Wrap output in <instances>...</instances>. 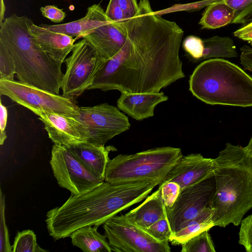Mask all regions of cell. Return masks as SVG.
I'll list each match as a JSON object with an SVG mask.
<instances>
[{"mask_svg":"<svg viewBox=\"0 0 252 252\" xmlns=\"http://www.w3.org/2000/svg\"><path fill=\"white\" fill-rule=\"evenodd\" d=\"M13 252H47L38 246L36 237L32 230H25L17 233L12 246Z\"/></svg>","mask_w":252,"mask_h":252,"instance_id":"cell-26","label":"cell"},{"mask_svg":"<svg viewBox=\"0 0 252 252\" xmlns=\"http://www.w3.org/2000/svg\"><path fill=\"white\" fill-rule=\"evenodd\" d=\"M0 94L32 111L57 113L73 117L80 114L75 99L55 94L19 81L0 79Z\"/></svg>","mask_w":252,"mask_h":252,"instance_id":"cell-8","label":"cell"},{"mask_svg":"<svg viewBox=\"0 0 252 252\" xmlns=\"http://www.w3.org/2000/svg\"><path fill=\"white\" fill-rule=\"evenodd\" d=\"M175 0L178 1V0Z\"/></svg>","mask_w":252,"mask_h":252,"instance_id":"cell-44","label":"cell"},{"mask_svg":"<svg viewBox=\"0 0 252 252\" xmlns=\"http://www.w3.org/2000/svg\"><path fill=\"white\" fill-rule=\"evenodd\" d=\"M1 198V223H0V252H12V246L9 243L8 232L4 217V195L0 191Z\"/></svg>","mask_w":252,"mask_h":252,"instance_id":"cell-33","label":"cell"},{"mask_svg":"<svg viewBox=\"0 0 252 252\" xmlns=\"http://www.w3.org/2000/svg\"><path fill=\"white\" fill-rule=\"evenodd\" d=\"M75 117L86 129L87 142L97 146H104L130 127L128 117L117 107L107 103L81 107L79 115Z\"/></svg>","mask_w":252,"mask_h":252,"instance_id":"cell-9","label":"cell"},{"mask_svg":"<svg viewBox=\"0 0 252 252\" xmlns=\"http://www.w3.org/2000/svg\"><path fill=\"white\" fill-rule=\"evenodd\" d=\"M232 24L243 25L236 30L238 32H245L252 29V2L236 15Z\"/></svg>","mask_w":252,"mask_h":252,"instance_id":"cell-34","label":"cell"},{"mask_svg":"<svg viewBox=\"0 0 252 252\" xmlns=\"http://www.w3.org/2000/svg\"><path fill=\"white\" fill-rule=\"evenodd\" d=\"M213 168L214 158H205L200 154L183 156L161 184L175 182L182 190L214 176Z\"/></svg>","mask_w":252,"mask_h":252,"instance_id":"cell-14","label":"cell"},{"mask_svg":"<svg viewBox=\"0 0 252 252\" xmlns=\"http://www.w3.org/2000/svg\"><path fill=\"white\" fill-rule=\"evenodd\" d=\"M16 73L13 58L5 47L0 43V79L13 80Z\"/></svg>","mask_w":252,"mask_h":252,"instance_id":"cell-28","label":"cell"},{"mask_svg":"<svg viewBox=\"0 0 252 252\" xmlns=\"http://www.w3.org/2000/svg\"><path fill=\"white\" fill-rule=\"evenodd\" d=\"M224 0H202L186 4H176L166 9L156 11L155 13L160 16L163 14L178 11L193 12L200 10L211 3Z\"/></svg>","mask_w":252,"mask_h":252,"instance_id":"cell-29","label":"cell"},{"mask_svg":"<svg viewBox=\"0 0 252 252\" xmlns=\"http://www.w3.org/2000/svg\"><path fill=\"white\" fill-rule=\"evenodd\" d=\"M224 2L235 10L237 15L251 3L252 0H224Z\"/></svg>","mask_w":252,"mask_h":252,"instance_id":"cell-40","label":"cell"},{"mask_svg":"<svg viewBox=\"0 0 252 252\" xmlns=\"http://www.w3.org/2000/svg\"><path fill=\"white\" fill-rule=\"evenodd\" d=\"M37 115L55 144L69 146L87 142L86 129L75 117L44 111Z\"/></svg>","mask_w":252,"mask_h":252,"instance_id":"cell-13","label":"cell"},{"mask_svg":"<svg viewBox=\"0 0 252 252\" xmlns=\"http://www.w3.org/2000/svg\"><path fill=\"white\" fill-rule=\"evenodd\" d=\"M32 20L13 14L0 24V43L13 58L18 81L59 94L63 74L62 64L52 60L31 33Z\"/></svg>","mask_w":252,"mask_h":252,"instance_id":"cell-4","label":"cell"},{"mask_svg":"<svg viewBox=\"0 0 252 252\" xmlns=\"http://www.w3.org/2000/svg\"><path fill=\"white\" fill-rule=\"evenodd\" d=\"M247 147H248L250 153L252 157V136L248 145H247Z\"/></svg>","mask_w":252,"mask_h":252,"instance_id":"cell-42","label":"cell"},{"mask_svg":"<svg viewBox=\"0 0 252 252\" xmlns=\"http://www.w3.org/2000/svg\"><path fill=\"white\" fill-rule=\"evenodd\" d=\"M162 198L166 208L171 207L177 200L181 190L180 186L173 181L166 182L159 185Z\"/></svg>","mask_w":252,"mask_h":252,"instance_id":"cell-31","label":"cell"},{"mask_svg":"<svg viewBox=\"0 0 252 252\" xmlns=\"http://www.w3.org/2000/svg\"><path fill=\"white\" fill-rule=\"evenodd\" d=\"M42 15L55 23L62 22L66 14L62 9H59L54 5H47L40 8Z\"/></svg>","mask_w":252,"mask_h":252,"instance_id":"cell-35","label":"cell"},{"mask_svg":"<svg viewBox=\"0 0 252 252\" xmlns=\"http://www.w3.org/2000/svg\"><path fill=\"white\" fill-rule=\"evenodd\" d=\"M156 186L151 181H104L82 194H71L61 206L47 213L48 233L56 241L69 237L82 227H98L122 210L141 202Z\"/></svg>","mask_w":252,"mask_h":252,"instance_id":"cell-2","label":"cell"},{"mask_svg":"<svg viewBox=\"0 0 252 252\" xmlns=\"http://www.w3.org/2000/svg\"><path fill=\"white\" fill-rule=\"evenodd\" d=\"M238 243L247 252H252V214L243 219L240 223Z\"/></svg>","mask_w":252,"mask_h":252,"instance_id":"cell-32","label":"cell"},{"mask_svg":"<svg viewBox=\"0 0 252 252\" xmlns=\"http://www.w3.org/2000/svg\"><path fill=\"white\" fill-rule=\"evenodd\" d=\"M97 228L88 225L76 230L69 236L72 244L85 252H112L106 236L100 234Z\"/></svg>","mask_w":252,"mask_h":252,"instance_id":"cell-21","label":"cell"},{"mask_svg":"<svg viewBox=\"0 0 252 252\" xmlns=\"http://www.w3.org/2000/svg\"><path fill=\"white\" fill-rule=\"evenodd\" d=\"M209 229L189 238L181 244L182 252H215L216 250L209 233Z\"/></svg>","mask_w":252,"mask_h":252,"instance_id":"cell-25","label":"cell"},{"mask_svg":"<svg viewBox=\"0 0 252 252\" xmlns=\"http://www.w3.org/2000/svg\"><path fill=\"white\" fill-rule=\"evenodd\" d=\"M8 118L7 108L2 104L1 99L0 100V144H3L7 138L5 131Z\"/></svg>","mask_w":252,"mask_h":252,"instance_id":"cell-38","label":"cell"},{"mask_svg":"<svg viewBox=\"0 0 252 252\" xmlns=\"http://www.w3.org/2000/svg\"><path fill=\"white\" fill-rule=\"evenodd\" d=\"M233 35L234 36L245 41H252V29L242 32L236 30L233 32Z\"/></svg>","mask_w":252,"mask_h":252,"instance_id":"cell-41","label":"cell"},{"mask_svg":"<svg viewBox=\"0 0 252 252\" xmlns=\"http://www.w3.org/2000/svg\"><path fill=\"white\" fill-rule=\"evenodd\" d=\"M74 156L93 174L104 181L112 146H97L83 142L66 146Z\"/></svg>","mask_w":252,"mask_h":252,"instance_id":"cell-19","label":"cell"},{"mask_svg":"<svg viewBox=\"0 0 252 252\" xmlns=\"http://www.w3.org/2000/svg\"><path fill=\"white\" fill-rule=\"evenodd\" d=\"M143 229L159 242L169 241L173 233L166 214L151 226Z\"/></svg>","mask_w":252,"mask_h":252,"instance_id":"cell-27","label":"cell"},{"mask_svg":"<svg viewBox=\"0 0 252 252\" xmlns=\"http://www.w3.org/2000/svg\"><path fill=\"white\" fill-rule=\"evenodd\" d=\"M30 30L42 50L52 60L61 64L64 63L74 47L75 38L36 25L32 21Z\"/></svg>","mask_w":252,"mask_h":252,"instance_id":"cell-17","label":"cell"},{"mask_svg":"<svg viewBox=\"0 0 252 252\" xmlns=\"http://www.w3.org/2000/svg\"><path fill=\"white\" fill-rule=\"evenodd\" d=\"M166 214V207L158 189L148 196L145 201L125 216L132 224L142 228H146Z\"/></svg>","mask_w":252,"mask_h":252,"instance_id":"cell-20","label":"cell"},{"mask_svg":"<svg viewBox=\"0 0 252 252\" xmlns=\"http://www.w3.org/2000/svg\"><path fill=\"white\" fill-rule=\"evenodd\" d=\"M249 43L251 45H252V41H248Z\"/></svg>","mask_w":252,"mask_h":252,"instance_id":"cell-43","label":"cell"},{"mask_svg":"<svg viewBox=\"0 0 252 252\" xmlns=\"http://www.w3.org/2000/svg\"><path fill=\"white\" fill-rule=\"evenodd\" d=\"M183 47L193 60L201 61L204 51L203 39L195 35H189L184 39Z\"/></svg>","mask_w":252,"mask_h":252,"instance_id":"cell-30","label":"cell"},{"mask_svg":"<svg viewBox=\"0 0 252 252\" xmlns=\"http://www.w3.org/2000/svg\"><path fill=\"white\" fill-rule=\"evenodd\" d=\"M168 97L162 92L158 93H121L117 100V107L137 121H142L154 115V109Z\"/></svg>","mask_w":252,"mask_h":252,"instance_id":"cell-16","label":"cell"},{"mask_svg":"<svg viewBox=\"0 0 252 252\" xmlns=\"http://www.w3.org/2000/svg\"><path fill=\"white\" fill-rule=\"evenodd\" d=\"M215 189V181L213 176L181 190L174 205L166 208V216L173 233L179 230L209 206Z\"/></svg>","mask_w":252,"mask_h":252,"instance_id":"cell-12","label":"cell"},{"mask_svg":"<svg viewBox=\"0 0 252 252\" xmlns=\"http://www.w3.org/2000/svg\"><path fill=\"white\" fill-rule=\"evenodd\" d=\"M126 37L122 22L110 21L85 36L105 62L116 55L123 47Z\"/></svg>","mask_w":252,"mask_h":252,"instance_id":"cell-15","label":"cell"},{"mask_svg":"<svg viewBox=\"0 0 252 252\" xmlns=\"http://www.w3.org/2000/svg\"><path fill=\"white\" fill-rule=\"evenodd\" d=\"M240 49L241 64L245 69L252 72V48L245 45Z\"/></svg>","mask_w":252,"mask_h":252,"instance_id":"cell-39","label":"cell"},{"mask_svg":"<svg viewBox=\"0 0 252 252\" xmlns=\"http://www.w3.org/2000/svg\"><path fill=\"white\" fill-rule=\"evenodd\" d=\"M183 155L180 148L161 147L110 159L104 181L122 183L151 181L159 185Z\"/></svg>","mask_w":252,"mask_h":252,"instance_id":"cell-6","label":"cell"},{"mask_svg":"<svg viewBox=\"0 0 252 252\" xmlns=\"http://www.w3.org/2000/svg\"><path fill=\"white\" fill-rule=\"evenodd\" d=\"M50 164L59 186L73 195L86 193L104 181L89 171L65 146L53 145Z\"/></svg>","mask_w":252,"mask_h":252,"instance_id":"cell-11","label":"cell"},{"mask_svg":"<svg viewBox=\"0 0 252 252\" xmlns=\"http://www.w3.org/2000/svg\"><path fill=\"white\" fill-rule=\"evenodd\" d=\"M105 61L85 38L74 44L71 55L66 58V70L61 89L63 95L76 98L91 86Z\"/></svg>","mask_w":252,"mask_h":252,"instance_id":"cell-7","label":"cell"},{"mask_svg":"<svg viewBox=\"0 0 252 252\" xmlns=\"http://www.w3.org/2000/svg\"><path fill=\"white\" fill-rule=\"evenodd\" d=\"M236 15L235 10L224 0L217 2L206 7L199 24L203 29H217L232 23Z\"/></svg>","mask_w":252,"mask_h":252,"instance_id":"cell-23","label":"cell"},{"mask_svg":"<svg viewBox=\"0 0 252 252\" xmlns=\"http://www.w3.org/2000/svg\"><path fill=\"white\" fill-rule=\"evenodd\" d=\"M105 13L108 18L115 22L125 21L124 14L118 0H110Z\"/></svg>","mask_w":252,"mask_h":252,"instance_id":"cell-36","label":"cell"},{"mask_svg":"<svg viewBox=\"0 0 252 252\" xmlns=\"http://www.w3.org/2000/svg\"><path fill=\"white\" fill-rule=\"evenodd\" d=\"M112 21L99 4L89 7L85 16L79 20L58 25L41 24L40 26L55 32L64 33L75 40L83 38L97 27Z\"/></svg>","mask_w":252,"mask_h":252,"instance_id":"cell-18","label":"cell"},{"mask_svg":"<svg viewBox=\"0 0 252 252\" xmlns=\"http://www.w3.org/2000/svg\"><path fill=\"white\" fill-rule=\"evenodd\" d=\"M138 4L136 16L123 21L126 34L123 47L104 62L88 90L158 93L185 77L179 57L184 31L156 14L149 0Z\"/></svg>","mask_w":252,"mask_h":252,"instance_id":"cell-1","label":"cell"},{"mask_svg":"<svg viewBox=\"0 0 252 252\" xmlns=\"http://www.w3.org/2000/svg\"><path fill=\"white\" fill-rule=\"evenodd\" d=\"M112 251L126 252H170L169 241L159 242L129 221L125 215L115 216L103 224Z\"/></svg>","mask_w":252,"mask_h":252,"instance_id":"cell-10","label":"cell"},{"mask_svg":"<svg viewBox=\"0 0 252 252\" xmlns=\"http://www.w3.org/2000/svg\"><path fill=\"white\" fill-rule=\"evenodd\" d=\"M204 51L201 61L213 58H231L238 57L233 39L228 36L215 35L203 39Z\"/></svg>","mask_w":252,"mask_h":252,"instance_id":"cell-24","label":"cell"},{"mask_svg":"<svg viewBox=\"0 0 252 252\" xmlns=\"http://www.w3.org/2000/svg\"><path fill=\"white\" fill-rule=\"evenodd\" d=\"M119 4L123 11L125 20L134 17L139 9L136 0H118Z\"/></svg>","mask_w":252,"mask_h":252,"instance_id":"cell-37","label":"cell"},{"mask_svg":"<svg viewBox=\"0 0 252 252\" xmlns=\"http://www.w3.org/2000/svg\"><path fill=\"white\" fill-rule=\"evenodd\" d=\"M213 210L208 206L197 216L188 221L179 230L173 233L169 241L173 245L181 244L193 236L214 226Z\"/></svg>","mask_w":252,"mask_h":252,"instance_id":"cell-22","label":"cell"},{"mask_svg":"<svg viewBox=\"0 0 252 252\" xmlns=\"http://www.w3.org/2000/svg\"><path fill=\"white\" fill-rule=\"evenodd\" d=\"M215 189L209 204L214 225L240 224L252 208V157L247 146L227 143L214 158Z\"/></svg>","mask_w":252,"mask_h":252,"instance_id":"cell-3","label":"cell"},{"mask_svg":"<svg viewBox=\"0 0 252 252\" xmlns=\"http://www.w3.org/2000/svg\"><path fill=\"white\" fill-rule=\"evenodd\" d=\"M189 90L208 104L252 106V77L223 59H210L198 65L190 76Z\"/></svg>","mask_w":252,"mask_h":252,"instance_id":"cell-5","label":"cell"}]
</instances>
